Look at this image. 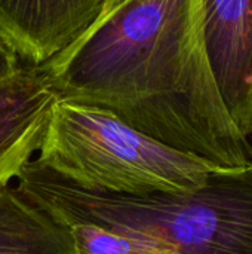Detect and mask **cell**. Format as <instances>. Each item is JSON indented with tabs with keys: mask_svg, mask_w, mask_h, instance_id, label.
I'll return each mask as SVG.
<instances>
[{
	"mask_svg": "<svg viewBox=\"0 0 252 254\" xmlns=\"http://www.w3.org/2000/svg\"><path fill=\"white\" fill-rule=\"evenodd\" d=\"M24 64L18 58V55L12 51V48L0 37V83L13 76Z\"/></svg>",
	"mask_w": 252,
	"mask_h": 254,
	"instance_id": "9",
	"label": "cell"
},
{
	"mask_svg": "<svg viewBox=\"0 0 252 254\" xmlns=\"http://www.w3.org/2000/svg\"><path fill=\"white\" fill-rule=\"evenodd\" d=\"M64 225L70 231L76 254H178L172 244L150 234L91 222Z\"/></svg>",
	"mask_w": 252,
	"mask_h": 254,
	"instance_id": "8",
	"label": "cell"
},
{
	"mask_svg": "<svg viewBox=\"0 0 252 254\" xmlns=\"http://www.w3.org/2000/svg\"><path fill=\"white\" fill-rule=\"evenodd\" d=\"M250 144H251V161H252V135H251V138H250Z\"/></svg>",
	"mask_w": 252,
	"mask_h": 254,
	"instance_id": "11",
	"label": "cell"
},
{
	"mask_svg": "<svg viewBox=\"0 0 252 254\" xmlns=\"http://www.w3.org/2000/svg\"><path fill=\"white\" fill-rule=\"evenodd\" d=\"M13 188L61 223L91 222L150 234L178 254H252V164L217 170L190 192L122 196L74 186L33 159Z\"/></svg>",
	"mask_w": 252,
	"mask_h": 254,
	"instance_id": "2",
	"label": "cell"
},
{
	"mask_svg": "<svg viewBox=\"0 0 252 254\" xmlns=\"http://www.w3.org/2000/svg\"><path fill=\"white\" fill-rule=\"evenodd\" d=\"M122 1H125V0H114V1H113V7H116V6L120 4ZM113 7H111V9H113Z\"/></svg>",
	"mask_w": 252,
	"mask_h": 254,
	"instance_id": "10",
	"label": "cell"
},
{
	"mask_svg": "<svg viewBox=\"0 0 252 254\" xmlns=\"http://www.w3.org/2000/svg\"><path fill=\"white\" fill-rule=\"evenodd\" d=\"M0 254H76L68 228L15 188L0 196Z\"/></svg>",
	"mask_w": 252,
	"mask_h": 254,
	"instance_id": "7",
	"label": "cell"
},
{
	"mask_svg": "<svg viewBox=\"0 0 252 254\" xmlns=\"http://www.w3.org/2000/svg\"><path fill=\"white\" fill-rule=\"evenodd\" d=\"M42 67L58 100L104 109L223 170L252 164L208 61L203 0H125Z\"/></svg>",
	"mask_w": 252,
	"mask_h": 254,
	"instance_id": "1",
	"label": "cell"
},
{
	"mask_svg": "<svg viewBox=\"0 0 252 254\" xmlns=\"http://www.w3.org/2000/svg\"><path fill=\"white\" fill-rule=\"evenodd\" d=\"M56 101L43 67L24 64L0 83V196L37 155Z\"/></svg>",
	"mask_w": 252,
	"mask_h": 254,
	"instance_id": "6",
	"label": "cell"
},
{
	"mask_svg": "<svg viewBox=\"0 0 252 254\" xmlns=\"http://www.w3.org/2000/svg\"><path fill=\"white\" fill-rule=\"evenodd\" d=\"M208 61L239 132L252 135V0H203Z\"/></svg>",
	"mask_w": 252,
	"mask_h": 254,
	"instance_id": "5",
	"label": "cell"
},
{
	"mask_svg": "<svg viewBox=\"0 0 252 254\" xmlns=\"http://www.w3.org/2000/svg\"><path fill=\"white\" fill-rule=\"evenodd\" d=\"M114 0H0V37L27 65L42 67L77 43Z\"/></svg>",
	"mask_w": 252,
	"mask_h": 254,
	"instance_id": "4",
	"label": "cell"
},
{
	"mask_svg": "<svg viewBox=\"0 0 252 254\" xmlns=\"http://www.w3.org/2000/svg\"><path fill=\"white\" fill-rule=\"evenodd\" d=\"M34 161L86 190L122 196L202 188L218 168L126 125L113 113L58 100Z\"/></svg>",
	"mask_w": 252,
	"mask_h": 254,
	"instance_id": "3",
	"label": "cell"
}]
</instances>
